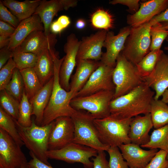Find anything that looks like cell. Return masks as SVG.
Instances as JSON below:
<instances>
[{"instance_id":"7","label":"cell","mask_w":168,"mask_h":168,"mask_svg":"<svg viewBox=\"0 0 168 168\" xmlns=\"http://www.w3.org/2000/svg\"><path fill=\"white\" fill-rule=\"evenodd\" d=\"M112 79L115 86L113 99L128 93L144 82L135 65L121 53L117 59Z\"/></svg>"},{"instance_id":"10","label":"cell","mask_w":168,"mask_h":168,"mask_svg":"<svg viewBox=\"0 0 168 168\" xmlns=\"http://www.w3.org/2000/svg\"><path fill=\"white\" fill-rule=\"evenodd\" d=\"M21 147L0 128V168H19L27 162Z\"/></svg>"},{"instance_id":"41","label":"cell","mask_w":168,"mask_h":168,"mask_svg":"<svg viewBox=\"0 0 168 168\" xmlns=\"http://www.w3.org/2000/svg\"><path fill=\"white\" fill-rule=\"evenodd\" d=\"M0 20L10 25L15 28L20 22L17 17L8 10L1 0L0 1Z\"/></svg>"},{"instance_id":"8","label":"cell","mask_w":168,"mask_h":168,"mask_svg":"<svg viewBox=\"0 0 168 168\" xmlns=\"http://www.w3.org/2000/svg\"><path fill=\"white\" fill-rule=\"evenodd\" d=\"M114 94V91H102L87 96L74 97L70 104L76 110L86 111L95 119H102L110 115V105Z\"/></svg>"},{"instance_id":"53","label":"cell","mask_w":168,"mask_h":168,"mask_svg":"<svg viewBox=\"0 0 168 168\" xmlns=\"http://www.w3.org/2000/svg\"><path fill=\"white\" fill-rule=\"evenodd\" d=\"M163 27L166 29L168 30V22H164L161 23ZM166 40L168 42V36L166 39ZM165 50L168 51V46L164 48Z\"/></svg>"},{"instance_id":"3","label":"cell","mask_w":168,"mask_h":168,"mask_svg":"<svg viewBox=\"0 0 168 168\" xmlns=\"http://www.w3.org/2000/svg\"><path fill=\"white\" fill-rule=\"evenodd\" d=\"M16 127L22 141L26 147L40 161L51 166L48 161L46 152L48 149V142L54 121L44 126L36 124L32 119L31 125L25 127L20 125L14 119Z\"/></svg>"},{"instance_id":"48","label":"cell","mask_w":168,"mask_h":168,"mask_svg":"<svg viewBox=\"0 0 168 168\" xmlns=\"http://www.w3.org/2000/svg\"><path fill=\"white\" fill-rule=\"evenodd\" d=\"M63 30L57 20L52 22L50 26V31L54 34L60 33Z\"/></svg>"},{"instance_id":"45","label":"cell","mask_w":168,"mask_h":168,"mask_svg":"<svg viewBox=\"0 0 168 168\" xmlns=\"http://www.w3.org/2000/svg\"><path fill=\"white\" fill-rule=\"evenodd\" d=\"M16 28L10 25L0 21V35L11 37Z\"/></svg>"},{"instance_id":"35","label":"cell","mask_w":168,"mask_h":168,"mask_svg":"<svg viewBox=\"0 0 168 168\" xmlns=\"http://www.w3.org/2000/svg\"><path fill=\"white\" fill-rule=\"evenodd\" d=\"M32 111V105L29 102L24 90L22 98L20 102L18 118L16 120L17 122L23 127L30 126L32 122L31 118Z\"/></svg>"},{"instance_id":"42","label":"cell","mask_w":168,"mask_h":168,"mask_svg":"<svg viewBox=\"0 0 168 168\" xmlns=\"http://www.w3.org/2000/svg\"><path fill=\"white\" fill-rule=\"evenodd\" d=\"M139 0H113L110 1L109 3L112 5L120 4L127 6L129 11L135 13L139 9Z\"/></svg>"},{"instance_id":"5","label":"cell","mask_w":168,"mask_h":168,"mask_svg":"<svg viewBox=\"0 0 168 168\" xmlns=\"http://www.w3.org/2000/svg\"><path fill=\"white\" fill-rule=\"evenodd\" d=\"M152 25L149 21L137 27H131L129 34L121 53L135 65L150 51V30Z\"/></svg>"},{"instance_id":"22","label":"cell","mask_w":168,"mask_h":168,"mask_svg":"<svg viewBox=\"0 0 168 168\" xmlns=\"http://www.w3.org/2000/svg\"><path fill=\"white\" fill-rule=\"evenodd\" d=\"M153 127L150 113L133 118L130 123L128 133L131 143L140 146L147 143L150 138L149 132Z\"/></svg>"},{"instance_id":"1","label":"cell","mask_w":168,"mask_h":168,"mask_svg":"<svg viewBox=\"0 0 168 168\" xmlns=\"http://www.w3.org/2000/svg\"><path fill=\"white\" fill-rule=\"evenodd\" d=\"M155 95L144 82L128 93L113 99L110 105V115L128 119L149 113Z\"/></svg>"},{"instance_id":"23","label":"cell","mask_w":168,"mask_h":168,"mask_svg":"<svg viewBox=\"0 0 168 168\" xmlns=\"http://www.w3.org/2000/svg\"><path fill=\"white\" fill-rule=\"evenodd\" d=\"M42 23L40 17L35 14L20 21L10 37L8 48L13 51L33 31H44Z\"/></svg>"},{"instance_id":"4","label":"cell","mask_w":168,"mask_h":168,"mask_svg":"<svg viewBox=\"0 0 168 168\" xmlns=\"http://www.w3.org/2000/svg\"><path fill=\"white\" fill-rule=\"evenodd\" d=\"M132 119H121L110 115L95 119L94 123L101 142L110 147H117L131 143L128 133Z\"/></svg>"},{"instance_id":"32","label":"cell","mask_w":168,"mask_h":168,"mask_svg":"<svg viewBox=\"0 0 168 168\" xmlns=\"http://www.w3.org/2000/svg\"><path fill=\"white\" fill-rule=\"evenodd\" d=\"M0 128L7 132L21 147L24 145L18 133L14 119L1 107Z\"/></svg>"},{"instance_id":"36","label":"cell","mask_w":168,"mask_h":168,"mask_svg":"<svg viewBox=\"0 0 168 168\" xmlns=\"http://www.w3.org/2000/svg\"><path fill=\"white\" fill-rule=\"evenodd\" d=\"M12 58L16 68L19 70L28 68H34L37 62L38 56L29 52L13 51Z\"/></svg>"},{"instance_id":"33","label":"cell","mask_w":168,"mask_h":168,"mask_svg":"<svg viewBox=\"0 0 168 168\" xmlns=\"http://www.w3.org/2000/svg\"><path fill=\"white\" fill-rule=\"evenodd\" d=\"M5 89L19 102H20L24 91V86L22 76L17 68L14 69L12 79Z\"/></svg>"},{"instance_id":"14","label":"cell","mask_w":168,"mask_h":168,"mask_svg":"<svg viewBox=\"0 0 168 168\" xmlns=\"http://www.w3.org/2000/svg\"><path fill=\"white\" fill-rule=\"evenodd\" d=\"M131 28L129 26L124 27L116 35L112 31L107 32L103 45L106 51L103 53L100 61L102 63L111 67H115L117 59L123 49Z\"/></svg>"},{"instance_id":"21","label":"cell","mask_w":168,"mask_h":168,"mask_svg":"<svg viewBox=\"0 0 168 168\" xmlns=\"http://www.w3.org/2000/svg\"><path fill=\"white\" fill-rule=\"evenodd\" d=\"M100 61L82 60L76 63L74 74L71 77L69 91L73 98L84 86L93 72L101 64Z\"/></svg>"},{"instance_id":"44","label":"cell","mask_w":168,"mask_h":168,"mask_svg":"<svg viewBox=\"0 0 168 168\" xmlns=\"http://www.w3.org/2000/svg\"><path fill=\"white\" fill-rule=\"evenodd\" d=\"M13 51L7 46L0 50V69L4 66L10 59L12 58Z\"/></svg>"},{"instance_id":"54","label":"cell","mask_w":168,"mask_h":168,"mask_svg":"<svg viewBox=\"0 0 168 168\" xmlns=\"http://www.w3.org/2000/svg\"><path fill=\"white\" fill-rule=\"evenodd\" d=\"M30 168L29 166L28 162L25 164L23 165L20 168Z\"/></svg>"},{"instance_id":"40","label":"cell","mask_w":168,"mask_h":168,"mask_svg":"<svg viewBox=\"0 0 168 168\" xmlns=\"http://www.w3.org/2000/svg\"><path fill=\"white\" fill-rule=\"evenodd\" d=\"M167 151L160 150L156 154L145 168H166L168 160L166 156Z\"/></svg>"},{"instance_id":"11","label":"cell","mask_w":168,"mask_h":168,"mask_svg":"<svg viewBox=\"0 0 168 168\" xmlns=\"http://www.w3.org/2000/svg\"><path fill=\"white\" fill-rule=\"evenodd\" d=\"M114 68L101 62L75 97L87 96L103 91H114L115 86L112 79Z\"/></svg>"},{"instance_id":"39","label":"cell","mask_w":168,"mask_h":168,"mask_svg":"<svg viewBox=\"0 0 168 168\" xmlns=\"http://www.w3.org/2000/svg\"><path fill=\"white\" fill-rule=\"evenodd\" d=\"M16 68L15 63L12 58H11L0 69V91L5 89L11 79L14 70Z\"/></svg>"},{"instance_id":"46","label":"cell","mask_w":168,"mask_h":168,"mask_svg":"<svg viewBox=\"0 0 168 168\" xmlns=\"http://www.w3.org/2000/svg\"><path fill=\"white\" fill-rule=\"evenodd\" d=\"M29 154L32 159L28 163L30 168H53L51 165H47L39 160L30 151Z\"/></svg>"},{"instance_id":"47","label":"cell","mask_w":168,"mask_h":168,"mask_svg":"<svg viewBox=\"0 0 168 168\" xmlns=\"http://www.w3.org/2000/svg\"><path fill=\"white\" fill-rule=\"evenodd\" d=\"M150 22L152 25L157 23L168 22V7L164 11L154 17Z\"/></svg>"},{"instance_id":"17","label":"cell","mask_w":168,"mask_h":168,"mask_svg":"<svg viewBox=\"0 0 168 168\" xmlns=\"http://www.w3.org/2000/svg\"><path fill=\"white\" fill-rule=\"evenodd\" d=\"M168 7V0H151L140 3L138 10L127 16V22L131 27L149 22Z\"/></svg>"},{"instance_id":"26","label":"cell","mask_w":168,"mask_h":168,"mask_svg":"<svg viewBox=\"0 0 168 168\" xmlns=\"http://www.w3.org/2000/svg\"><path fill=\"white\" fill-rule=\"evenodd\" d=\"M4 5L20 21L28 18L35 13L40 0H26L20 2L15 0H1Z\"/></svg>"},{"instance_id":"19","label":"cell","mask_w":168,"mask_h":168,"mask_svg":"<svg viewBox=\"0 0 168 168\" xmlns=\"http://www.w3.org/2000/svg\"><path fill=\"white\" fill-rule=\"evenodd\" d=\"M56 35L47 36L44 31L35 30L30 33L13 51L29 52L39 56L47 48H52L56 42Z\"/></svg>"},{"instance_id":"28","label":"cell","mask_w":168,"mask_h":168,"mask_svg":"<svg viewBox=\"0 0 168 168\" xmlns=\"http://www.w3.org/2000/svg\"><path fill=\"white\" fill-rule=\"evenodd\" d=\"M150 114L155 129L168 124V105L161 100L153 99Z\"/></svg>"},{"instance_id":"9","label":"cell","mask_w":168,"mask_h":168,"mask_svg":"<svg viewBox=\"0 0 168 168\" xmlns=\"http://www.w3.org/2000/svg\"><path fill=\"white\" fill-rule=\"evenodd\" d=\"M98 151L92 148L72 142L59 150H48V158L64 161L68 163H80L85 168H93L90 158L96 157Z\"/></svg>"},{"instance_id":"55","label":"cell","mask_w":168,"mask_h":168,"mask_svg":"<svg viewBox=\"0 0 168 168\" xmlns=\"http://www.w3.org/2000/svg\"><path fill=\"white\" fill-rule=\"evenodd\" d=\"M166 158H167V159L168 160V151H167ZM166 168H168V166H167V167Z\"/></svg>"},{"instance_id":"51","label":"cell","mask_w":168,"mask_h":168,"mask_svg":"<svg viewBox=\"0 0 168 168\" xmlns=\"http://www.w3.org/2000/svg\"><path fill=\"white\" fill-rule=\"evenodd\" d=\"M86 25V21L83 19H78L75 23V27L78 29L81 30L85 28Z\"/></svg>"},{"instance_id":"13","label":"cell","mask_w":168,"mask_h":168,"mask_svg":"<svg viewBox=\"0 0 168 168\" xmlns=\"http://www.w3.org/2000/svg\"><path fill=\"white\" fill-rule=\"evenodd\" d=\"M80 40L74 33H71L67 38L63 47L66 54L59 72V81L62 87L68 91L70 80L73 69L76 65V59Z\"/></svg>"},{"instance_id":"29","label":"cell","mask_w":168,"mask_h":168,"mask_svg":"<svg viewBox=\"0 0 168 168\" xmlns=\"http://www.w3.org/2000/svg\"><path fill=\"white\" fill-rule=\"evenodd\" d=\"M140 147L150 149L159 148L168 151V124L154 130L149 142Z\"/></svg>"},{"instance_id":"37","label":"cell","mask_w":168,"mask_h":168,"mask_svg":"<svg viewBox=\"0 0 168 168\" xmlns=\"http://www.w3.org/2000/svg\"><path fill=\"white\" fill-rule=\"evenodd\" d=\"M150 33V51L160 49L163 41L168 36V30L164 28L161 23H157L151 26Z\"/></svg>"},{"instance_id":"20","label":"cell","mask_w":168,"mask_h":168,"mask_svg":"<svg viewBox=\"0 0 168 168\" xmlns=\"http://www.w3.org/2000/svg\"><path fill=\"white\" fill-rule=\"evenodd\" d=\"M140 147L130 143L118 147L129 168H145L158 152V149L146 150Z\"/></svg>"},{"instance_id":"43","label":"cell","mask_w":168,"mask_h":168,"mask_svg":"<svg viewBox=\"0 0 168 168\" xmlns=\"http://www.w3.org/2000/svg\"><path fill=\"white\" fill-rule=\"evenodd\" d=\"M93 168H110L104 151H98L97 155L92 159Z\"/></svg>"},{"instance_id":"49","label":"cell","mask_w":168,"mask_h":168,"mask_svg":"<svg viewBox=\"0 0 168 168\" xmlns=\"http://www.w3.org/2000/svg\"><path fill=\"white\" fill-rule=\"evenodd\" d=\"M57 21L64 29L70 25L71 21L69 18L66 15H62L60 16Z\"/></svg>"},{"instance_id":"31","label":"cell","mask_w":168,"mask_h":168,"mask_svg":"<svg viewBox=\"0 0 168 168\" xmlns=\"http://www.w3.org/2000/svg\"><path fill=\"white\" fill-rule=\"evenodd\" d=\"M90 21L94 28L108 31L114 26L113 16L108 11L102 9L96 10L91 15Z\"/></svg>"},{"instance_id":"30","label":"cell","mask_w":168,"mask_h":168,"mask_svg":"<svg viewBox=\"0 0 168 168\" xmlns=\"http://www.w3.org/2000/svg\"><path fill=\"white\" fill-rule=\"evenodd\" d=\"M163 52L161 49L150 51L135 65L138 72L141 77L143 78L151 74Z\"/></svg>"},{"instance_id":"6","label":"cell","mask_w":168,"mask_h":168,"mask_svg":"<svg viewBox=\"0 0 168 168\" xmlns=\"http://www.w3.org/2000/svg\"><path fill=\"white\" fill-rule=\"evenodd\" d=\"M71 118L75 129L73 142L92 148L98 151H108L110 147L103 143L100 140L94 123L95 119L90 114L78 110Z\"/></svg>"},{"instance_id":"24","label":"cell","mask_w":168,"mask_h":168,"mask_svg":"<svg viewBox=\"0 0 168 168\" xmlns=\"http://www.w3.org/2000/svg\"><path fill=\"white\" fill-rule=\"evenodd\" d=\"M53 83L54 76L35 95L31 102L32 115H35V121L38 125L41 126L44 113L52 93Z\"/></svg>"},{"instance_id":"52","label":"cell","mask_w":168,"mask_h":168,"mask_svg":"<svg viewBox=\"0 0 168 168\" xmlns=\"http://www.w3.org/2000/svg\"><path fill=\"white\" fill-rule=\"evenodd\" d=\"M161 96V100L166 104H168V88L164 91Z\"/></svg>"},{"instance_id":"16","label":"cell","mask_w":168,"mask_h":168,"mask_svg":"<svg viewBox=\"0 0 168 168\" xmlns=\"http://www.w3.org/2000/svg\"><path fill=\"white\" fill-rule=\"evenodd\" d=\"M77 2L76 0H41L34 14L40 17L47 36L51 34L50 28L54 16L61 11L66 10L76 6Z\"/></svg>"},{"instance_id":"25","label":"cell","mask_w":168,"mask_h":168,"mask_svg":"<svg viewBox=\"0 0 168 168\" xmlns=\"http://www.w3.org/2000/svg\"><path fill=\"white\" fill-rule=\"evenodd\" d=\"M52 48H47L38 56L34 69L43 86L54 76V63L50 52Z\"/></svg>"},{"instance_id":"27","label":"cell","mask_w":168,"mask_h":168,"mask_svg":"<svg viewBox=\"0 0 168 168\" xmlns=\"http://www.w3.org/2000/svg\"><path fill=\"white\" fill-rule=\"evenodd\" d=\"M20 71L22 77L25 93L31 104L34 96L43 86L34 68H26Z\"/></svg>"},{"instance_id":"18","label":"cell","mask_w":168,"mask_h":168,"mask_svg":"<svg viewBox=\"0 0 168 168\" xmlns=\"http://www.w3.org/2000/svg\"><path fill=\"white\" fill-rule=\"evenodd\" d=\"M143 78L145 82L155 92L154 99H159L168 88V55L163 52L152 72Z\"/></svg>"},{"instance_id":"34","label":"cell","mask_w":168,"mask_h":168,"mask_svg":"<svg viewBox=\"0 0 168 168\" xmlns=\"http://www.w3.org/2000/svg\"><path fill=\"white\" fill-rule=\"evenodd\" d=\"M20 102L5 89L0 92V107L14 119L18 118Z\"/></svg>"},{"instance_id":"38","label":"cell","mask_w":168,"mask_h":168,"mask_svg":"<svg viewBox=\"0 0 168 168\" xmlns=\"http://www.w3.org/2000/svg\"><path fill=\"white\" fill-rule=\"evenodd\" d=\"M119 149L118 147H110L107 151L110 156V168H129Z\"/></svg>"},{"instance_id":"15","label":"cell","mask_w":168,"mask_h":168,"mask_svg":"<svg viewBox=\"0 0 168 168\" xmlns=\"http://www.w3.org/2000/svg\"><path fill=\"white\" fill-rule=\"evenodd\" d=\"M107 32L100 30L89 36L83 37L80 40L77 63L85 59L100 61L103 53L102 48Z\"/></svg>"},{"instance_id":"2","label":"cell","mask_w":168,"mask_h":168,"mask_svg":"<svg viewBox=\"0 0 168 168\" xmlns=\"http://www.w3.org/2000/svg\"><path fill=\"white\" fill-rule=\"evenodd\" d=\"M54 63V73L53 89L49 103L44 111L41 126L48 124L62 116L72 117L77 112L71 106L73 96L61 86L59 72L64 57L59 58L54 51L51 52Z\"/></svg>"},{"instance_id":"12","label":"cell","mask_w":168,"mask_h":168,"mask_svg":"<svg viewBox=\"0 0 168 168\" xmlns=\"http://www.w3.org/2000/svg\"><path fill=\"white\" fill-rule=\"evenodd\" d=\"M74 126L72 118L62 116L54 120L48 142V150L60 149L73 142Z\"/></svg>"},{"instance_id":"50","label":"cell","mask_w":168,"mask_h":168,"mask_svg":"<svg viewBox=\"0 0 168 168\" xmlns=\"http://www.w3.org/2000/svg\"><path fill=\"white\" fill-rule=\"evenodd\" d=\"M10 37L0 35V49L8 46Z\"/></svg>"}]
</instances>
